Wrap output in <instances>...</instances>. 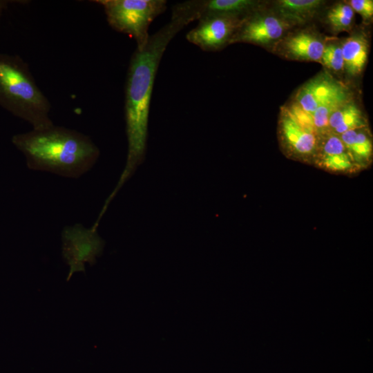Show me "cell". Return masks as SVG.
<instances>
[{
	"mask_svg": "<svg viewBox=\"0 0 373 373\" xmlns=\"http://www.w3.org/2000/svg\"><path fill=\"white\" fill-rule=\"evenodd\" d=\"M192 21L190 17L172 8L171 21L150 36L144 48H136L131 57L124 100L128 142L126 162L115 189L108 196L111 200L145 159L151 99L160 61L171 39Z\"/></svg>",
	"mask_w": 373,
	"mask_h": 373,
	"instance_id": "cell-1",
	"label": "cell"
},
{
	"mask_svg": "<svg viewBox=\"0 0 373 373\" xmlns=\"http://www.w3.org/2000/svg\"><path fill=\"white\" fill-rule=\"evenodd\" d=\"M11 142L25 157L28 169L68 178L87 173L100 155L89 136L54 124L15 134Z\"/></svg>",
	"mask_w": 373,
	"mask_h": 373,
	"instance_id": "cell-2",
	"label": "cell"
},
{
	"mask_svg": "<svg viewBox=\"0 0 373 373\" xmlns=\"http://www.w3.org/2000/svg\"><path fill=\"white\" fill-rule=\"evenodd\" d=\"M0 106L28 122L32 129L53 124L50 101L37 84L28 64L16 55L0 52Z\"/></svg>",
	"mask_w": 373,
	"mask_h": 373,
	"instance_id": "cell-3",
	"label": "cell"
},
{
	"mask_svg": "<svg viewBox=\"0 0 373 373\" xmlns=\"http://www.w3.org/2000/svg\"><path fill=\"white\" fill-rule=\"evenodd\" d=\"M105 12L108 25L115 31L133 37L137 49L145 47L149 28L154 19L166 9L165 0H96Z\"/></svg>",
	"mask_w": 373,
	"mask_h": 373,
	"instance_id": "cell-4",
	"label": "cell"
},
{
	"mask_svg": "<svg viewBox=\"0 0 373 373\" xmlns=\"http://www.w3.org/2000/svg\"><path fill=\"white\" fill-rule=\"evenodd\" d=\"M105 241L97 229L85 228L82 224L66 226L61 231V254L69 267L66 280L77 272L86 273L85 265L93 266L104 251Z\"/></svg>",
	"mask_w": 373,
	"mask_h": 373,
	"instance_id": "cell-5",
	"label": "cell"
},
{
	"mask_svg": "<svg viewBox=\"0 0 373 373\" xmlns=\"http://www.w3.org/2000/svg\"><path fill=\"white\" fill-rule=\"evenodd\" d=\"M348 88L328 73H321L298 91L293 104L309 118L317 109L350 101Z\"/></svg>",
	"mask_w": 373,
	"mask_h": 373,
	"instance_id": "cell-6",
	"label": "cell"
},
{
	"mask_svg": "<svg viewBox=\"0 0 373 373\" xmlns=\"http://www.w3.org/2000/svg\"><path fill=\"white\" fill-rule=\"evenodd\" d=\"M243 17L227 15L204 17L187 32L186 39L203 51L220 50L231 44Z\"/></svg>",
	"mask_w": 373,
	"mask_h": 373,
	"instance_id": "cell-7",
	"label": "cell"
},
{
	"mask_svg": "<svg viewBox=\"0 0 373 373\" xmlns=\"http://www.w3.org/2000/svg\"><path fill=\"white\" fill-rule=\"evenodd\" d=\"M281 141L287 152L298 158L315 157L319 147L312 124L299 119L288 107H283L279 119Z\"/></svg>",
	"mask_w": 373,
	"mask_h": 373,
	"instance_id": "cell-8",
	"label": "cell"
},
{
	"mask_svg": "<svg viewBox=\"0 0 373 373\" xmlns=\"http://www.w3.org/2000/svg\"><path fill=\"white\" fill-rule=\"evenodd\" d=\"M249 13L242 17L231 43L266 44L280 38L288 25L275 16L249 15Z\"/></svg>",
	"mask_w": 373,
	"mask_h": 373,
	"instance_id": "cell-9",
	"label": "cell"
},
{
	"mask_svg": "<svg viewBox=\"0 0 373 373\" xmlns=\"http://www.w3.org/2000/svg\"><path fill=\"white\" fill-rule=\"evenodd\" d=\"M193 20L218 15L245 16L258 1L253 0H190L178 3Z\"/></svg>",
	"mask_w": 373,
	"mask_h": 373,
	"instance_id": "cell-10",
	"label": "cell"
},
{
	"mask_svg": "<svg viewBox=\"0 0 373 373\" xmlns=\"http://www.w3.org/2000/svg\"><path fill=\"white\" fill-rule=\"evenodd\" d=\"M317 164L323 169L337 173H348L358 169L347 153L339 135L330 133L316 155Z\"/></svg>",
	"mask_w": 373,
	"mask_h": 373,
	"instance_id": "cell-11",
	"label": "cell"
},
{
	"mask_svg": "<svg viewBox=\"0 0 373 373\" xmlns=\"http://www.w3.org/2000/svg\"><path fill=\"white\" fill-rule=\"evenodd\" d=\"M324 43L316 35L307 32H298L284 41L285 54L291 59L321 61Z\"/></svg>",
	"mask_w": 373,
	"mask_h": 373,
	"instance_id": "cell-12",
	"label": "cell"
},
{
	"mask_svg": "<svg viewBox=\"0 0 373 373\" xmlns=\"http://www.w3.org/2000/svg\"><path fill=\"white\" fill-rule=\"evenodd\" d=\"M339 137L358 169L370 164L373 145L370 135L365 128L346 131Z\"/></svg>",
	"mask_w": 373,
	"mask_h": 373,
	"instance_id": "cell-13",
	"label": "cell"
},
{
	"mask_svg": "<svg viewBox=\"0 0 373 373\" xmlns=\"http://www.w3.org/2000/svg\"><path fill=\"white\" fill-rule=\"evenodd\" d=\"M366 120L360 108L352 102L338 107L330 115L328 129L338 135L354 129L365 128Z\"/></svg>",
	"mask_w": 373,
	"mask_h": 373,
	"instance_id": "cell-14",
	"label": "cell"
},
{
	"mask_svg": "<svg viewBox=\"0 0 373 373\" xmlns=\"http://www.w3.org/2000/svg\"><path fill=\"white\" fill-rule=\"evenodd\" d=\"M344 69L354 76L363 69L367 59L368 43L363 35H356L346 39L341 46Z\"/></svg>",
	"mask_w": 373,
	"mask_h": 373,
	"instance_id": "cell-15",
	"label": "cell"
},
{
	"mask_svg": "<svg viewBox=\"0 0 373 373\" xmlns=\"http://www.w3.org/2000/svg\"><path fill=\"white\" fill-rule=\"evenodd\" d=\"M280 12L287 18L302 21L312 16L323 3L321 0H280L278 2Z\"/></svg>",
	"mask_w": 373,
	"mask_h": 373,
	"instance_id": "cell-16",
	"label": "cell"
},
{
	"mask_svg": "<svg viewBox=\"0 0 373 373\" xmlns=\"http://www.w3.org/2000/svg\"><path fill=\"white\" fill-rule=\"evenodd\" d=\"M354 18V12L349 4L338 3L327 13V20L336 30L349 29Z\"/></svg>",
	"mask_w": 373,
	"mask_h": 373,
	"instance_id": "cell-17",
	"label": "cell"
},
{
	"mask_svg": "<svg viewBox=\"0 0 373 373\" xmlns=\"http://www.w3.org/2000/svg\"><path fill=\"white\" fill-rule=\"evenodd\" d=\"M321 61L327 68L335 72L344 69L341 46L334 43L325 45Z\"/></svg>",
	"mask_w": 373,
	"mask_h": 373,
	"instance_id": "cell-18",
	"label": "cell"
},
{
	"mask_svg": "<svg viewBox=\"0 0 373 373\" xmlns=\"http://www.w3.org/2000/svg\"><path fill=\"white\" fill-rule=\"evenodd\" d=\"M354 12L359 14L364 21L370 20L373 16V1L351 0L348 3Z\"/></svg>",
	"mask_w": 373,
	"mask_h": 373,
	"instance_id": "cell-19",
	"label": "cell"
},
{
	"mask_svg": "<svg viewBox=\"0 0 373 373\" xmlns=\"http://www.w3.org/2000/svg\"><path fill=\"white\" fill-rule=\"evenodd\" d=\"M26 1H10V0H0V17L3 12L8 8L9 5L17 3H20Z\"/></svg>",
	"mask_w": 373,
	"mask_h": 373,
	"instance_id": "cell-20",
	"label": "cell"
}]
</instances>
